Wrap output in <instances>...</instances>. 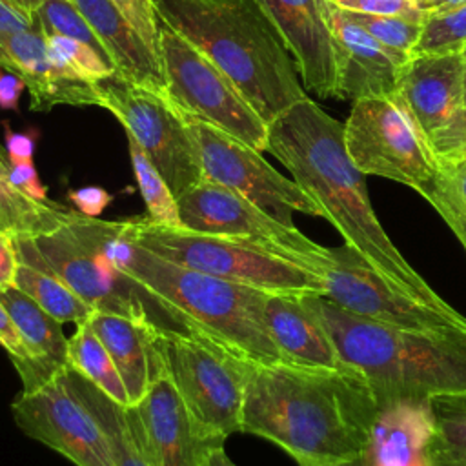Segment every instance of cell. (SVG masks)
<instances>
[{
	"instance_id": "obj_1",
	"label": "cell",
	"mask_w": 466,
	"mask_h": 466,
	"mask_svg": "<svg viewBox=\"0 0 466 466\" xmlns=\"http://www.w3.org/2000/svg\"><path fill=\"white\" fill-rule=\"evenodd\" d=\"M266 151L291 173L346 244L395 289L448 317L466 319L441 299L382 229L370 202L366 175L348 155L342 122L306 96L268 124Z\"/></svg>"
},
{
	"instance_id": "obj_2",
	"label": "cell",
	"mask_w": 466,
	"mask_h": 466,
	"mask_svg": "<svg viewBox=\"0 0 466 466\" xmlns=\"http://www.w3.org/2000/svg\"><path fill=\"white\" fill-rule=\"evenodd\" d=\"M379 402L353 368L255 364L242 408V433L282 448L299 466L364 455Z\"/></svg>"
},
{
	"instance_id": "obj_3",
	"label": "cell",
	"mask_w": 466,
	"mask_h": 466,
	"mask_svg": "<svg viewBox=\"0 0 466 466\" xmlns=\"http://www.w3.org/2000/svg\"><path fill=\"white\" fill-rule=\"evenodd\" d=\"M175 33L208 56L266 122L304 100L297 64L257 0H151Z\"/></svg>"
},
{
	"instance_id": "obj_4",
	"label": "cell",
	"mask_w": 466,
	"mask_h": 466,
	"mask_svg": "<svg viewBox=\"0 0 466 466\" xmlns=\"http://www.w3.org/2000/svg\"><path fill=\"white\" fill-rule=\"evenodd\" d=\"M340 359L360 371L379 406L466 393V331L422 333L357 317L324 295H302Z\"/></svg>"
},
{
	"instance_id": "obj_5",
	"label": "cell",
	"mask_w": 466,
	"mask_h": 466,
	"mask_svg": "<svg viewBox=\"0 0 466 466\" xmlns=\"http://www.w3.org/2000/svg\"><path fill=\"white\" fill-rule=\"evenodd\" d=\"M124 220L75 213L53 231L15 238L20 262L58 275L96 311L147 322L160 331H200L182 311L120 266Z\"/></svg>"
},
{
	"instance_id": "obj_6",
	"label": "cell",
	"mask_w": 466,
	"mask_h": 466,
	"mask_svg": "<svg viewBox=\"0 0 466 466\" xmlns=\"http://www.w3.org/2000/svg\"><path fill=\"white\" fill-rule=\"evenodd\" d=\"M120 266L149 291L182 311L200 331L240 357L253 364L286 362L264 319L268 291L169 262L131 242L126 233L120 246Z\"/></svg>"
},
{
	"instance_id": "obj_7",
	"label": "cell",
	"mask_w": 466,
	"mask_h": 466,
	"mask_svg": "<svg viewBox=\"0 0 466 466\" xmlns=\"http://www.w3.org/2000/svg\"><path fill=\"white\" fill-rule=\"evenodd\" d=\"M124 220V233L131 242L189 269L268 293H326L322 273L253 240L158 226L147 215Z\"/></svg>"
},
{
	"instance_id": "obj_8",
	"label": "cell",
	"mask_w": 466,
	"mask_h": 466,
	"mask_svg": "<svg viewBox=\"0 0 466 466\" xmlns=\"http://www.w3.org/2000/svg\"><path fill=\"white\" fill-rule=\"evenodd\" d=\"M157 346L166 373L193 419L222 439L240 431L255 364L204 331H160Z\"/></svg>"
},
{
	"instance_id": "obj_9",
	"label": "cell",
	"mask_w": 466,
	"mask_h": 466,
	"mask_svg": "<svg viewBox=\"0 0 466 466\" xmlns=\"http://www.w3.org/2000/svg\"><path fill=\"white\" fill-rule=\"evenodd\" d=\"M158 60L167 102L178 115L209 124L260 153L266 151L268 124L208 56L160 18Z\"/></svg>"
},
{
	"instance_id": "obj_10",
	"label": "cell",
	"mask_w": 466,
	"mask_h": 466,
	"mask_svg": "<svg viewBox=\"0 0 466 466\" xmlns=\"http://www.w3.org/2000/svg\"><path fill=\"white\" fill-rule=\"evenodd\" d=\"M350 158L364 175H377L422 193L439 173L428 137L397 93L351 104L344 122Z\"/></svg>"
},
{
	"instance_id": "obj_11",
	"label": "cell",
	"mask_w": 466,
	"mask_h": 466,
	"mask_svg": "<svg viewBox=\"0 0 466 466\" xmlns=\"http://www.w3.org/2000/svg\"><path fill=\"white\" fill-rule=\"evenodd\" d=\"M100 107L111 111L144 149L178 198L202 180L195 138L167 98L135 86L116 73L95 82Z\"/></svg>"
},
{
	"instance_id": "obj_12",
	"label": "cell",
	"mask_w": 466,
	"mask_h": 466,
	"mask_svg": "<svg viewBox=\"0 0 466 466\" xmlns=\"http://www.w3.org/2000/svg\"><path fill=\"white\" fill-rule=\"evenodd\" d=\"M177 200L180 224L186 229L253 240L319 273L333 266L329 248L313 242L295 226H286L246 197L220 184L200 180Z\"/></svg>"
},
{
	"instance_id": "obj_13",
	"label": "cell",
	"mask_w": 466,
	"mask_h": 466,
	"mask_svg": "<svg viewBox=\"0 0 466 466\" xmlns=\"http://www.w3.org/2000/svg\"><path fill=\"white\" fill-rule=\"evenodd\" d=\"M186 122L198 149L202 180L220 184L246 197L286 226H295L293 211L322 217L319 206L297 182L280 175L264 160L260 151L209 124Z\"/></svg>"
},
{
	"instance_id": "obj_14",
	"label": "cell",
	"mask_w": 466,
	"mask_h": 466,
	"mask_svg": "<svg viewBox=\"0 0 466 466\" xmlns=\"http://www.w3.org/2000/svg\"><path fill=\"white\" fill-rule=\"evenodd\" d=\"M333 266L322 273L331 302L342 309L390 328L444 333L466 331V319L448 317L395 289L350 244L329 248Z\"/></svg>"
},
{
	"instance_id": "obj_15",
	"label": "cell",
	"mask_w": 466,
	"mask_h": 466,
	"mask_svg": "<svg viewBox=\"0 0 466 466\" xmlns=\"http://www.w3.org/2000/svg\"><path fill=\"white\" fill-rule=\"evenodd\" d=\"M16 426L31 439L58 451L75 466H115L109 441L71 388L67 368L33 391H20L11 402Z\"/></svg>"
},
{
	"instance_id": "obj_16",
	"label": "cell",
	"mask_w": 466,
	"mask_h": 466,
	"mask_svg": "<svg viewBox=\"0 0 466 466\" xmlns=\"http://www.w3.org/2000/svg\"><path fill=\"white\" fill-rule=\"evenodd\" d=\"M127 413L153 466H204L208 451L226 442L193 419L167 373Z\"/></svg>"
},
{
	"instance_id": "obj_17",
	"label": "cell",
	"mask_w": 466,
	"mask_h": 466,
	"mask_svg": "<svg viewBox=\"0 0 466 466\" xmlns=\"http://www.w3.org/2000/svg\"><path fill=\"white\" fill-rule=\"evenodd\" d=\"M291 53L302 86L320 98H337L335 40L326 0H257Z\"/></svg>"
},
{
	"instance_id": "obj_18",
	"label": "cell",
	"mask_w": 466,
	"mask_h": 466,
	"mask_svg": "<svg viewBox=\"0 0 466 466\" xmlns=\"http://www.w3.org/2000/svg\"><path fill=\"white\" fill-rule=\"evenodd\" d=\"M326 15L335 40L337 98L355 102L397 93L402 64L333 0H326Z\"/></svg>"
},
{
	"instance_id": "obj_19",
	"label": "cell",
	"mask_w": 466,
	"mask_h": 466,
	"mask_svg": "<svg viewBox=\"0 0 466 466\" xmlns=\"http://www.w3.org/2000/svg\"><path fill=\"white\" fill-rule=\"evenodd\" d=\"M397 95L430 137L464 106L462 53L413 55L400 67Z\"/></svg>"
},
{
	"instance_id": "obj_20",
	"label": "cell",
	"mask_w": 466,
	"mask_h": 466,
	"mask_svg": "<svg viewBox=\"0 0 466 466\" xmlns=\"http://www.w3.org/2000/svg\"><path fill=\"white\" fill-rule=\"evenodd\" d=\"M0 47L5 53L4 69L24 80L33 111H47L58 104L100 106L95 84L69 78L55 66L36 20L31 27L4 38Z\"/></svg>"
},
{
	"instance_id": "obj_21",
	"label": "cell",
	"mask_w": 466,
	"mask_h": 466,
	"mask_svg": "<svg viewBox=\"0 0 466 466\" xmlns=\"http://www.w3.org/2000/svg\"><path fill=\"white\" fill-rule=\"evenodd\" d=\"M435 420L430 400H395L379 406L364 466H435Z\"/></svg>"
},
{
	"instance_id": "obj_22",
	"label": "cell",
	"mask_w": 466,
	"mask_h": 466,
	"mask_svg": "<svg viewBox=\"0 0 466 466\" xmlns=\"http://www.w3.org/2000/svg\"><path fill=\"white\" fill-rule=\"evenodd\" d=\"M268 329L288 364L322 370H348L329 333L302 295L268 293L264 302Z\"/></svg>"
},
{
	"instance_id": "obj_23",
	"label": "cell",
	"mask_w": 466,
	"mask_h": 466,
	"mask_svg": "<svg viewBox=\"0 0 466 466\" xmlns=\"http://www.w3.org/2000/svg\"><path fill=\"white\" fill-rule=\"evenodd\" d=\"M89 322L109 351L124 380L129 406L138 404L149 391L151 384L166 373L164 360L157 346L160 329L147 322L96 309Z\"/></svg>"
},
{
	"instance_id": "obj_24",
	"label": "cell",
	"mask_w": 466,
	"mask_h": 466,
	"mask_svg": "<svg viewBox=\"0 0 466 466\" xmlns=\"http://www.w3.org/2000/svg\"><path fill=\"white\" fill-rule=\"evenodd\" d=\"M89 22L96 38L124 80L166 96V82L157 53L111 0H71Z\"/></svg>"
},
{
	"instance_id": "obj_25",
	"label": "cell",
	"mask_w": 466,
	"mask_h": 466,
	"mask_svg": "<svg viewBox=\"0 0 466 466\" xmlns=\"http://www.w3.org/2000/svg\"><path fill=\"white\" fill-rule=\"evenodd\" d=\"M16 329L31 355L33 368L22 382V391H33L55 379L67 368V342L62 322L46 313L29 295L16 286L0 291Z\"/></svg>"
},
{
	"instance_id": "obj_26",
	"label": "cell",
	"mask_w": 466,
	"mask_h": 466,
	"mask_svg": "<svg viewBox=\"0 0 466 466\" xmlns=\"http://www.w3.org/2000/svg\"><path fill=\"white\" fill-rule=\"evenodd\" d=\"M67 379L80 400L100 422L113 453L115 466H153L146 457L137 428L127 413V408L115 402L93 382L67 368Z\"/></svg>"
},
{
	"instance_id": "obj_27",
	"label": "cell",
	"mask_w": 466,
	"mask_h": 466,
	"mask_svg": "<svg viewBox=\"0 0 466 466\" xmlns=\"http://www.w3.org/2000/svg\"><path fill=\"white\" fill-rule=\"evenodd\" d=\"M7 151L0 147V231L13 238H31L66 224L76 209L40 202L20 191L9 178Z\"/></svg>"
},
{
	"instance_id": "obj_28",
	"label": "cell",
	"mask_w": 466,
	"mask_h": 466,
	"mask_svg": "<svg viewBox=\"0 0 466 466\" xmlns=\"http://www.w3.org/2000/svg\"><path fill=\"white\" fill-rule=\"evenodd\" d=\"M67 368L76 371L89 382H93L115 402L126 408L129 406V397H127L124 380L109 351L106 350V346L91 328L89 319L76 324L75 333L69 337Z\"/></svg>"
},
{
	"instance_id": "obj_29",
	"label": "cell",
	"mask_w": 466,
	"mask_h": 466,
	"mask_svg": "<svg viewBox=\"0 0 466 466\" xmlns=\"http://www.w3.org/2000/svg\"><path fill=\"white\" fill-rule=\"evenodd\" d=\"M15 286L62 324H80L95 313V308L82 300L58 275L47 269L20 262Z\"/></svg>"
},
{
	"instance_id": "obj_30",
	"label": "cell",
	"mask_w": 466,
	"mask_h": 466,
	"mask_svg": "<svg viewBox=\"0 0 466 466\" xmlns=\"http://www.w3.org/2000/svg\"><path fill=\"white\" fill-rule=\"evenodd\" d=\"M430 402L435 420V466H466V393L442 395Z\"/></svg>"
},
{
	"instance_id": "obj_31",
	"label": "cell",
	"mask_w": 466,
	"mask_h": 466,
	"mask_svg": "<svg viewBox=\"0 0 466 466\" xmlns=\"http://www.w3.org/2000/svg\"><path fill=\"white\" fill-rule=\"evenodd\" d=\"M126 138H127V149H129L135 180L138 184L140 195L147 209V218L158 226L182 228L180 215H178V200L173 195L171 187L167 186L166 178L153 166V162L147 158V155L138 146V142L127 133H126Z\"/></svg>"
},
{
	"instance_id": "obj_32",
	"label": "cell",
	"mask_w": 466,
	"mask_h": 466,
	"mask_svg": "<svg viewBox=\"0 0 466 466\" xmlns=\"http://www.w3.org/2000/svg\"><path fill=\"white\" fill-rule=\"evenodd\" d=\"M46 42L51 60L69 78L95 84L116 73L113 64L104 60L91 46L84 42L60 35L46 36Z\"/></svg>"
},
{
	"instance_id": "obj_33",
	"label": "cell",
	"mask_w": 466,
	"mask_h": 466,
	"mask_svg": "<svg viewBox=\"0 0 466 466\" xmlns=\"http://www.w3.org/2000/svg\"><path fill=\"white\" fill-rule=\"evenodd\" d=\"M344 11V9H342ZM355 24L371 35L399 64H406L420 38L422 24L402 16H380L344 11Z\"/></svg>"
},
{
	"instance_id": "obj_34",
	"label": "cell",
	"mask_w": 466,
	"mask_h": 466,
	"mask_svg": "<svg viewBox=\"0 0 466 466\" xmlns=\"http://www.w3.org/2000/svg\"><path fill=\"white\" fill-rule=\"evenodd\" d=\"M35 20L46 36L60 35L84 42L91 46L104 60L113 64L104 46L96 38L95 31L91 29L89 22L84 18V15L71 0H46L42 7L36 11Z\"/></svg>"
},
{
	"instance_id": "obj_35",
	"label": "cell",
	"mask_w": 466,
	"mask_h": 466,
	"mask_svg": "<svg viewBox=\"0 0 466 466\" xmlns=\"http://www.w3.org/2000/svg\"><path fill=\"white\" fill-rule=\"evenodd\" d=\"M464 47H466V2L450 11L428 16L422 24V33L413 49V55L461 53Z\"/></svg>"
},
{
	"instance_id": "obj_36",
	"label": "cell",
	"mask_w": 466,
	"mask_h": 466,
	"mask_svg": "<svg viewBox=\"0 0 466 466\" xmlns=\"http://www.w3.org/2000/svg\"><path fill=\"white\" fill-rule=\"evenodd\" d=\"M420 195L444 218L466 251V202L459 193L451 175L441 162L435 180Z\"/></svg>"
},
{
	"instance_id": "obj_37",
	"label": "cell",
	"mask_w": 466,
	"mask_h": 466,
	"mask_svg": "<svg viewBox=\"0 0 466 466\" xmlns=\"http://www.w3.org/2000/svg\"><path fill=\"white\" fill-rule=\"evenodd\" d=\"M433 155L442 162H453L466 155V104L451 118L428 137Z\"/></svg>"
},
{
	"instance_id": "obj_38",
	"label": "cell",
	"mask_w": 466,
	"mask_h": 466,
	"mask_svg": "<svg viewBox=\"0 0 466 466\" xmlns=\"http://www.w3.org/2000/svg\"><path fill=\"white\" fill-rule=\"evenodd\" d=\"M344 11L380 15V16H402L417 22H424L428 16L419 7L417 0H333Z\"/></svg>"
},
{
	"instance_id": "obj_39",
	"label": "cell",
	"mask_w": 466,
	"mask_h": 466,
	"mask_svg": "<svg viewBox=\"0 0 466 466\" xmlns=\"http://www.w3.org/2000/svg\"><path fill=\"white\" fill-rule=\"evenodd\" d=\"M158 56V15L151 0H111Z\"/></svg>"
},
{
	"instance_id": "obj_40",
	"label": "cell",
	"mask_w": 466,
	"mask_h": 466,
	"mask_svg": "<svg viewBox=\"0 0 466 466\" xmlns=\"http://www.w3.org/2000/svg\"><path fill=\"white\" fill-rule=\"evenodd\" d=\"M0 346L7 351L15 370L18 371L20 380L24 382L31 373L33 360H31V355H29L18 329H16L15 320L11 319L7 308L4 306L2 300H0Z\"/></svg>"
},
{
	"instance_id": "obj_41",
	"label": "cell",
	"mask_w": 466,
	"mask_h": 466,
	"mask_svg": "<svg viewBox=\"0 0 466 466\" xmlns=\"http://www.w3.org/2000/svg\"><path fill=\"white\" fill-rule=\"evenodd\" d=\"M67 198L75 206V209L86 217H98L113 200V197L98 186H86L78 189H71L67 193Z\"/></svg>"
},
{
	"instance_id": "obj_42",
	"label": "cell",
	"mask_w": 466,
	"mask_h": 466,
	"mask_svg": "<svg viewBox=\"0 0 466 466\" xmlns=\"http://www.w3.org/2000/svg\"><path fill=\"white\" fill-rule=\"evenodd\" d=\"M11 164V162H9ZM9 178L11 182L24 191L25 195H29L35 200L40 202H51L47 197V187L44 186V182L38 177V171L35 167L33 162H24V164H11L9 166Z\"/></svg>"
},
{
	"instance_id": "obj_43",
	"label": "cell",
	"mask_w": 466,
	"mask_h": 466,
	"mask_svg": "<svg viewBox=\"0 0 466 466\" xmlns=\"http://www.w3.org/2000/svg\"><path fill=\"white\" fill-rule=\"evenodd\" d=\"M20 258L15 246V238L0 231V291H5L15 286L16 269H18Z\"/></svg>"
},
{
	"instance_id": "obj_44",
	"label": "cell",
	"mask_w": 466,
	"mask_h": 466,
	"mask_svg": "<svg viewBox=\"0 0 466 466\" xmlns=\"http://www.w3.org/2000/svg\"><path fill=\"white\" fill-rule=\"evenodd\" d=\"M5 151L7 158L11 164H24V162H33V151H35V142L33 137L24 135V133H5Z\"/></svg>"
},
{
	"instance_id": "obj_45",
	"label": "cell",
	"mask_w": 466,
	"mask_h": 466,
	"mask_svg": "<svg viewBox=\"0 0 466 466\" xmlns=\"http://www.w3.org/2000/svg\"><path fill=\"white\" fill-rule=\"evenodd\" d=\"M24 89V80L0 66V106L5 109H15Z\"/></svg>"
},
{
	"instance_id": "obj_46",
	"label": "cell",
	"mask_w": 466,
	"mask_h": 466,
	"mask_svg": "<svg viewBox=\"0 0 466 466\" xmlns=\"http://www.w3.org/2000/svg\"><path fill=\"white\" fill-rule=\"evenodd\" d=\"M33 24L35 20L25 18L7 0H0V42L16 31L31 27Z\"/></svg>"
},
{
	"instance_id": "obj_47",
	"label": "cell",
	"mask_w": 466,
	"mask_h": 466,
	"mask_svg": "<svg viewBox=\"0 0 466 466\" xmlns=\"http://www.w3.org/2000/svg\"><path fill=\"white\" fill-rule=\"evenodd\" d=\"M437 160H439V158H437ZM439 162L448 169V173L451 175V178H453V182H455L459 193L462 195V198H464V202H466V155H464L462 158L453 160V162H442V160H439Z\"/></svg>"
},
{
	"instance_id": "obj_48",
	"label": "cell",
	"mask_w": 466,
	"mask_h": 466,
	"mask_svg": "<svg viewBox=\"0 0 466 466\" xmlns=\"http://www.w3.org/2000/svg\"><path fill=\"white\" fill-rule=\"evenodd\" d=\"M417 2H419V7L426 13V16H431V15L450 11V9L464 4L466 0H417Z\"/></svg>"
},
{
	"instance_id": "obj_49",
	"label": "cell",
	"mask_w": 466,
	"mask_h": 466,
	"mask_svg": "<svg viewBox=\"0 0 466 466\" xmlns=\"http://www.w3.org/2000/svg\"><path fill=\"white\" fill-rule=\"evenodd\" d=\"M204 466H237V464L226 453L224 444H220V446H215L208 451V455L204 459Z\"/></svg>"
},
{
	"instance_id": "obj_50",
	"label": "cell",
	"mask_w": 466,
	"mask_h": 466,
	"mask_svg": "<svg viewBox=\"0 0 466 466\" xmlns=\"http://www.w3.org/2000/svg\"><path fill=\"white\" fill-rule=\"evenodd\" d=\"M18 13H22L25 18L35 20L36 11L42 7L46 0H7Z\"/></svg>"
},
{
	"instance_id": "obj_51",
	"label": "cell",
	"mask_w": 466,
	"mask_h": 466,
	"mask_svg": "<svg viewBox=\"0 0 466 466\" xmlns=\"http://www.w3.org/2000/svg\"><path fill=\"white\" fill-rule=\"evenodd\" d=\"M320 466H364V459L362 455L351 461H344V462H333V464H320Z\"/></svg>"
},
{
	"instance_id": "obj_52",
	"label": "cell",
	"mask_w": 466,
	"mask_h": 466,
	"mask_svg": "<svg viewBox=\"0 0 466 466\" xmlns=\"http://www.w3.org/2000/svg\"><path fill=\"white\" fill-rule=\"evenodd\" d=\"M461 53H462V58H464V104H466V47Z\"/></svg>"
}]
</instances>
